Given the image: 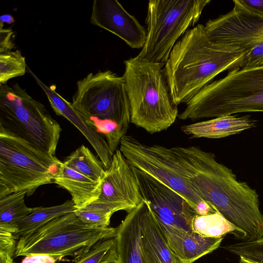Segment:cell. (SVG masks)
<instances>
[{
  "instance_id": "cell-1",
  "label": "cell",
  "mask_w": 263,
  "mask_h": 263,
  "mask_svg": "<svg viewBox=\"0 0 263 263\" xmlns=\"http://www.w3.org/2000/svg\"><path fill=\"white\" fill-rule=\"evenodd\" d=\"M168 148L174 164L196 194L241 230L245 241L263 236V214L255 189L239 181L213 153L197 146Z\"/></svg>"
},
{
  "instance_id": "cell-2",
  "label": "cell",
  "mask_w": 263,
  "mask_h": 263,
  "mask_svg": "<svg viewBox=\"0 0 263 263\" xmlns=\"http://www.w3.org/2000/svg\"><path fill=\"white\" fill-rule=\"evenodd\" d=\"M247 53L214 42L203 25L188 30L175 45L164 68L173 103L186 104L220 73L241 67Z\"/></svg>"
},
{
  "instance_id": "cell-3",
  "label": "cell",
  "mask_w": 263,
  "mask_h": 263,
  "mask_svg": "<svg viewBox=\"0 0 263 263\" xmlns=\"http://www.w3.org/2000/svg\"><path fill=\"white\" fill-rule=\"evenodd\" d=\"M71 103L85 122L105 139L114 155L130 122L123 76L110 70L89 73L77 82Z\"/></svg>"
},
{
  "instance_id": "cell-4",
  "label": "cell",
  "mask_w": 263,
  "mask_h": 263,
  "mask_svg": "<svg viewBox=\"0 0 263 263\" xmlns=\"http://www.w3.org/2000/svg\"><path fill=\"white\" fill-rule=\"evenodd\" d=\"M130 122L150 134L167 129L178 116L164 74V64L136 56L124 61Z\"/></svg>"
},
{
  "instance_id": "cell-5",
  "label": "cell",
  "mask_w": 263,
  "mask_h": 263,
  "mask_svg": "<svg viewBox=\"0 0 263 263\" xmlns=\"http://www.w3.org/2000/svg\"><path fill=\"white\" fill-rule=\"evenodd\" d=\"M263 112V66L237 68L209 83L186 104L180 120Z\"/></svg>"
},
{
  "instance_id": "cell-6",
  "label": "cell",
  "mask_w": 263,
  "mask_h": 263,
  "mask_svg": "<svg viewBox=\"0 0 263 263\" xmlns=\"http://www.w3.org/2000/svg\"><path fill=\"white\" fill-rule=\"evenodd\" d=\"M117 228L100 227L86 223L75 212L64 214L44 224L17 241L13 258L38 255L56 259L78 258L102 240L115 237Z\"/></svg>"
},
{
  "instance_id": "cell-7",
  "label": "cell",
  "mask_w": 263,
  "mask_h": 263,
  "mask_svg": "<svg viewBox=\"0 0 263 263\" xmlns=\"http://www.w3.org/2000/svg\"><path fill=\"white\" fill-rule=\"evenodd\" d=\"M0 128L53 156L62 131L45 106L17 83L1 85Z\"/></svg>"
},
{
  "instance_id": "cell-8",
  "label": "cell",
  "mask_w": 263,
  "mask_h": 263,
  "mask_svg": "<svg viewBox=\"0 0 263 263\" xmlns=\"http://www.w3.org/2000/svg\"><path fill=\"white\" fill-rule=\"evenodd\" d=\"M61 163L55 156L0 128V198L20 191L31 195L51 183Z\"/></svg>"
},
{
  "instance_id": "cell-9",
  "label": "cell",
  "mask_w": 263,
  "mask_h": 263,
  "mask_svg": "<svg viewBox=\"0 0 263 263\" xmlns=\"http://www.w3.org/2000/svg\"><path fill=\"white\" fill-rule=\"evenodd\" d=\"M209 0H150L146 39L138 58L165 63L178 39L199 20Z\"/></svg>"
},
{
  "instance_id": "cell-10",
  "label": "cell",
  "mask_w": 263,
  "mask_h": 263,
  "mask_svg": "<svg viewBox=\"0 0 263 263\" xmlns=\"http://www.w3.org/2000/svg\"><path fill=\"white\" fill-rule=\"evenodd\" d=\"M132 166L143 199L155 214L168 247L180 260L182 242L193 232L192 222L197 214L176 191Z\"/></svg>"
},
{
  "instance_id": "cell-11",
  "label": "cell",
  "mask_w": 263,
  "mask_h": 263,
  "mask_svg": "<svg viewBox=\"0 0 263 263\" xmlns=\"http://www.w3.org/2000/svg\"><path fill=\"white\" fill-rule=\"evenodd\" d=\"M119 149L132 166L181 195L197 215H204L216 212L196 194L179 172L171 158L167 147L146 144L132 136L125 135L120 141Z\"/></svg>"
},
{
  "instance_id": "cell-12",
  "label": "cell",
  "mask_w": 263,
  "mask_h": 263,
  "mask_svg": "<svg viewBox=\"0 0 263 263\" xmlns=\"http://www.w3.org/2000/svg\"><path fill=\"white\" fill-rule=\"evenodd\" d=\"M234 4L230 11L209 20L204 26L214 42L238 47L248 52L263 41V16Z\"/></svg>"
},
{
  "instance_id": "cell-13",
  "label": "cell",
  "mask_w": 263,
  "mask_h": 263,
  "mask_svg": "<svg viewBox=\"0 0 263 263\" xmlns=\"http://www.w3.org/2000/svg\"><path fill=\"white\" fill-rule=\"evenodd\" d=\"M90 22L117 35L133 48H141L146 30L116 0H95Z\"/></svg>"
},
{
  "instance_id": "cell-14",
  "label": "cell",
  "mask_w": 263,
  "mask_h": 263,
  "mask_svg": "<svg viewBox=\"0 0 263 263\" xmlns=\"http://www.w3.org/2000/svg\"><path fill=\"white\" fill-rule=\"evenodd\" d=\"M98 200L122 203L133 209L143 200L132 166L119 149L105 170Z\"/></svg>"
},
{
  "instance_id": "cell-15",
  "label": "cell",
  "mask_w": 263,
  "mask_h": 263,
  "mask_svg": "<svg viewBox=\"0 0 263 263\" xmlns=\"http://www.w3.org/2000/svg\"><path fill=\"white\" fill-rule=\"evenodd\" d=\"M27 70L46 94L56 114L66 118L80 130L95 149L105 169H107L110 165L113 155L105 139L85 122L72 103L60 96L54 86H47L28 67Z\"/></svg>"
},
{
  "instance_id": "cell-16",
  "label": "cell",
  "mask_w": 263,
  "mask_h": 263,
  "mask_svg": "<svg viewBox=\"0 0 263 263\" xmlns=\"http://www.w3.org/2000/svg\"><path fill=\"white\" fill-rule=\"evenodd\" d=\"M141 225L143 263H179L168 247L155 214L144 199Z\"/></svg>"
},
{
  "instance_id": "cell-17",
  "label": "cell",
  "mask_w": 263,
  "mask_h": 263,
  "mask_svg": "<svg viewBox=\"0 0 263 263\" xmlns=\"http://www.w3.org/2000/svg\"><path fill=\"white\" fill-rule=\"evenodd\" d=\"M143 200L127 213L117 227V263H143L140 246Z\"/></svg>"
},
{
  "instance_id": "cell-18",
  "label": "cell",
  "mask_w": 263,
  "mask_h": 263,
  "mask_svg": "<svg viewBox=\"0 0 263 263\" xmlns=\"http://www.w3.org/2000/svg\"><path fill=\"white\" fill-rule=\"evenodd\" d=\"M256 126V122L249 116H223L187 124L181 131L192 138L218 139L238 134Z\"/></svg>"
},
{
  "instance_id": "cell-19",
  "label": "cell",
  "mask_w": 263,
  "mask_h": 263,
  "mask_svg": "<svg viewBox=\"0 0 263 263\" xmlns=\"http://www.w3.org/2000/svg\"><path fill=\"white\" fill-rule=\"evenodd\" d=\"M53 181L70 194L76 210L97 200L101 194L102 182L88 178L65 165L63 162Z\"/></svg>"
},
{
  "instance_id": "cell-20",
  "label": "cell",
  "mask_w": 263,
  "mask_h": 263,
  "mask_svg": "<svg viewBox=\"0 0 263 263\" xmlns=\"http://www.w3.org/2000/svg\"><path fill=\"white\" fill-rule=\"evenodd\" d=\"M76 210L71 200H68L59 205L33 208L29 214L16 223V231L14 236L18 240L53 219Z\"/></svg>"
},
{
  "instance_id": "cell-21",
  "label": "cell",
  "mask_w": 263,
  "mask_h": 263,
  "mask_svg": "<svg viewBox=\"0 0 263 263\" xmlns=\"http://www.w3.org/2000/svg\"><path fill=\"white\" fill-rule=\"evenodd\" d=\"M193 232L209 237H223L228 234L246 240L243 232L229 221L218 211L204 215H196L192 224Z\"/></svg>"
},
{
  "instance_id": "cell-22",
  "label": "cell",
  "mask_w": 263,
  "mask_h": 263,
  "mask_svg": "<svg viewBox=\"0 0 263 263\" xmlns=\"http://www.w3.org/2000/svg\"><path fill=\"white\" fill-rule=\"evenodd\" d=\"M63 163L95 181L102 182L105 176L106 169L101 161L84 145L67 156Z\"/></svg>"
},
{
  "instance_id": "cell-23",
  "label": "cell",
  "mask_w": 263,
  "mask_h": 263,
  "mask_svg": "<svg viewBox=\"0 0 263 263\" xmlns=\"http://www.w3.org/2000/svg\"><path fill=\"white\" fill-rule=\"evenodd\" d=\"M26 195V191H20L0 198V226L16 230V223L33 210V208L28 207L25 204Z\"/></svg>"
},
{
  "instance_id": "cell-24",
  "label": "cell",
  "mask_w": 263,
  "mask_h": 263,
  "mask_svg": "<svg viewBox=\"0 0 263 263\" xmlns=\"http://www.w3.org/2000/svg\"><path fill=\"white\" fill-rule=\"evenodd\" d=\"M223 237H209L194 232L187 235L182 243L180 263H193L218 248Z\"/></svg>"
},
{
  "instance_id": "cell-25",
  "label": "cell",
  "mask_w": 263,
  "mask_h": 263,
  "mask_svg": "<svg viewBox=\"0 0 263 263\" xmlns=\"http://www.w3.org/2000/svg\"><path fill=\"white\" fill-rule=\"evenodd\" d=\"M73 261L74 263H117L118 252L115 237L98 242L88 251Z\"/></svg>"
},
{
  "instance_id": "cell-26",
  "label": "cell",
  "mask_w": 263,
  "mask_h": 263,
  "mask_svg": "<svg viewBox=\"0 0 263 263\" xmlns=\"http://www.w3.org/2000/svg\"><path fill=\"white\" fill-rule=\"evenodd\" d=\"M27 70L25 58L19 50L0 53V84L22 76Z\"/></svg>"
},
{
  "instance_id": "cell-27",
  "label": "cell",
  "mask_w": 263,
  "mask_h": 263,
  "mask_svg": "<svg viewBox=\"0 0 263 263\" xmlns=\"http://www.w3.org/2000/svg\"><path fill=\"white\" fill-rule=\"evenodd\" d=\"M223 248L239 257L263 263V236L254 240L241 241L229 244Z\"/></svg>"
},
{
  "instance_id": "cell-28",
  "label": "cell",
  "mask_w": 263,
  "mask_h": 263,
  "mask_svg": "<svg viewBox=\"0 0 263 263\" xmlns=\"http://www.w3.org/2000/svg\"><path fill=\"white\" fill-rule=\"evenodd\" d=\"M74 212L78 217L86 223L100 227H109L112 216L110 214L86 208L77 209Z\"/></svg>"
},
{
  "instance_id": "cell-29",
  "label": "cell",
  "mask_w": 263,
  "mask_h": 263,
  "mask_svg": "<svg viewBox=\"0 0 263 263\" xmlns=\"http://www.w3.org/2000/svg\"><path fill=\"white\" fill-rule=\"evenodd\" d=\"M16 240L12 231L0 228V252L7 254L13 257L17 243Z\"/></svg>"
},
{
  "instance_id": "cell-30",
  "label": "cell",
  "mask_w": 263,
  "mask_h": 263,
  "mask_svg": "<svg viewBox=\"0 0 263 263\" xmlns=\"http://www.w3.org/2000/svg\"><path fill=\"white\" fill-rule=\"evenodd\" d=\"M263 66V41L252 48L247 53L241 67Z\"/></svg>"
},
{
  "instance_id": "cell-31",
  "label": "cell",
  "mask_w": 263,
  "mask_h": 263,
  "mask_svg": "<svg viewBox=\"0 0 263 263\" xmlns=\"http://www.w3.org/2000/svg\"><path fill=\"white\" fill-rule=\"evenodd\" d=\"M0 24V53L11 51L14 47L12 40L13 31L10 29L4 28L3 23Z\"/></svg>"
},
{
  "instance_id": "cell-32",
  "label": "cell",
  "mask_w": 263,
  "mask_h": 263,
  "mask_svg": "<svg viewBox=\"0 0 263 263\" xmlns=\"http://www.w3.org/2000/svg\"><path fill=\"white\" fill-rule=\"evenodd\" d=\"M233 2L252 13L263 16V0H234Z\"/></svg>"
},
{
  "instance_id": "cell-33",
  "label": "cell",
  "mask_w": 263,
  "mask_h": 263,
  "mask_svg": "<svg viewBox=\"0 0 263 263\" xmlns=\"http://www.w3.org/2000/svg\"><path fill=\"white\" fill-rule=\"evenodd\" d=\"M57 260V259L50 256L38 255L26 256L22 263H55Z\"/></svg>"
},
{
  "instance_id": "cell-34",
  "label": "cell",
  "mask_w": 263,
  "mask_h": 263,
  "mask_svg": "<svg viewBox=\"0 0 263 263\" xmlns=\"http://www.w3.org/2000/svg\"><path fill=\"white\" fill-rule=\"evenodd\" d=\"M13 258L10 255L0 252V263H13Z\"/></svg>"
},
{
  "instance_id": "cell-35",
  "label": "cell",
  "mask_w": 263,
  "mask_h": 263,
  "mask_svg": "<svg viewBox=\"0 0 263 263\" xmlns=\"http://www.w3.org/2000/svg\"><path fill=\"white\" fill-rule=\"evenodd\" d=\"M13 17L9 14H4L0 17V23H7L8 24H11L13 23Z\"/></svg>"
},
{
  "instance_id": "cell-36",
  "label": "cell",
  "mask_w": 263,
  "mask_h": 263,
  "mask_svg": "<svg viewBox=\"0 0 263 263\" xmlns=\"http://www.w3.org/2000/svg\"><path fill=\"white\" fill-rule=\"evenodd\" d=\"M238 263H261L256 261L248 259L242 257H239Z\"/></svg>"
},
{
  "instance_id": "cell-37",
  "label": "cell",
  "mask_w": 263,
  "mask_h": 263,
  "mask_svg": "<svg viewBox=\"0 0 263 263\" xmlns=\"http://www.w3.org/2000/svg\"><path fill=\"white\" fill-rule=\"evenodd\" d=\"M262 166H263V161H262Z\"/></svg>"
},
{
  "instance_id": "cell-38",
  "label": "cell",
  "mask_w": 263,
  "mask_h": 263,
  "mask_svg": "<svg viewBox=\"0 0 263 263\" xmlns=\"http://www.w3.org/2000/svg\"><path fill=\"white\" fill-rule=\"evenodd\" d=\"M179 263H180V262H179Z\"/></svg>"
}]
</instances>
